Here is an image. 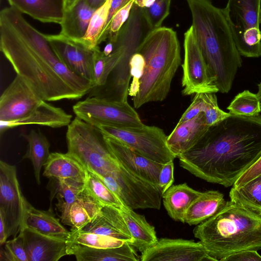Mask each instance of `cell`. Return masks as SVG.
Returning a JSON list of instances; mask_svg holds the SVG:
<instances>
[{"label": "cell", "mask_w": 261, "mask_h": 261, "mask_svg": "<svg viewBox=\"0 0 261 261\" xmlns=\"http://www.w3.org/2000/svg\"><path fill=\"white\" fill-rule=\"evenodd\" d=\"M0 49L17 74L46 101L79 99L94 85L71 71L38 31L10 6L0 12Z\"/></svg>", "instance_id": "1"}, {"label": "cell", "mask_w": 261, "mask_h": 261, "mask_svg": "<svg viewBox=\"0 0 261 261\" xmlns=\"http://www.w3.org/2000/svg\"><path fill=\"white\" fill-rule=\"evenodd\" d=\"M261 155V115L230 114L210 126L200 140L178 156L195 176L225 187L236 180Z\"/></svg>", "instance_id": "2"}, {"label": "cell", "mask_w": 261, "mask_h": 261, "mask_svg": "<svg viewBox=\"0 0 261 261\" xmlns=\"http://www.w3.org/2000/svg\"><path fill=\"white\" fill-rule=\"evenodd\" d=\"M187 1L195 37L219 92L228 93L242 61L223 9L210 0Z\"/></svg>", "instance_id": "3"}, {"label": "cell", "mask_w": 261, "mask_h": 261, "mask_svg": "<svg viewBox=\"0 0 261 261\" xmlns=\"http://www.w3.org/2000/svg\"><path fill=\"white\" fill-rule=\"evenodd\" d=\"M196 238L217 261L246 250H261V216L231 201L197 225Z\"/></svg>", "instance_id": "4"}, {"label": "cell", "mask_w": 261, "mask_h": 261, "mask_svg": "<svg viewBox=\"0 0 261 261\" xmlns=\"http://www.w3.org/2000/svg\"><path fill=\"white\" fill-rule=\"evenodd\" d=\"M137 52L143 55L145 62L139 91L132 99L134 107L138 109L147 103L162 101L167 97L181 58L176 32L165 27L151 30Z\"/></svg>", "instance_id": "5"}, {"label": "cell", "mask_w": 261, "mask_h": 261, "mask_svg": "<svg viewBox=\"0 0 261 261\" xmlns=\"http://www.w3.org/2000/svg\"><path fill=\"white\" fill-rule=\"evenodd\" d=\"M66 139L67 153L95 175H106L119 165L108 148L100 129L76 116L68 125Z\"/></svg>", "instance_id": "6"}, {"label": "cell", "mask_w": 261, "mask_h": 261, "mask_svg": "<svg viewBox=\"0 0 261 261\" xmlns=\"http://www.w3.org/2000/svg\"><path fill=\"white\" fill-rule=\"evenodd\" d=\"M241 56H261V0H228L223 9Z\"/></svg>", "instance_id": "7"}, {"label": "cell", "mask_w": 261, "mask_h": 261, "mask_svg": "<svg viewBox=\"0 0 261 261\" xmlns=\"http://www.w3.org/2000/svg\"><path fill=\"white\" fill-rule=\"evenodd\" d=\"M152 30L143 8L134 4L128 19L121 29L114 47L122 51V57L112 71L113 85L117 100L127 101L131 75L129 61L145 36Z\"/></svg>", "instance_id": "8"}, {"label": "cell", "mask_w": 261, "mask_h": 261, "mask_svg": "<svg viewBox=\"0 0 261 261\" xmlns=\"http://www.w3.org/2000/svg\"><path fill=\"white\" fill-rule=\"evenodd\" d=\"M105 136L116 139L145 157L165 164L176 157L167 145L168 136L156 126L123 127L100 124L95 126Z\"/></svg>", "instance_id": "9"}, {"label": "cell", "mask_w": 261, "mask_h": 261, "mask_svg": "<svg viewBox=\"0 0 261 261\" xmlns=\"http://www.w3.org/2000/svg\"><path fill=\"white\" fill-rule=\"evenodd\" d=\"M72 108L76 117L94 126L138 128L145 125L127 101L88 97L78 101Z\"/></svg>", "instance_id": "10"}, {"label": "cell", "mask_w": 261, "mask_h": 261, "mask_svg": "<svg viewBox=\"0 0 261 261\" xmlns=\"http://www.w3.org/2000/svg\"><path fill=\"white\" fill-rule=\"evenodd\" d=\"M182 93H217L219 89L195 37L192 27L185 33Z\"/></svg>", "instance_id": "11"}, {"label": "cell", "mask_w": 261, "mask_h": 261, "mask_svg": "<svg viewBox=\"0 0 261 261\" xmlns=\"http://www.w3.org/2000/svg\"><path fill=\"white\" fill-rule=\"evenodd\" d=\"M26 199L18 181L16 167L0 161V218L7 238L19 233L23 225Z\"/></svg>", "instance_id": "12"}, {"label": "cell", "mask_w": 261, "mask_h": 261, "mask_svg": "<svg viewBox=\"0 0 261 261\" xmlns=\"http://www.w3.org/2000/svg\"><path fill=\"white\" fill-rule=\"evenodd\" d=\"M43 100L25 79L17 74L1 96L0 121L25 118Z\"/></svg>", "instance_id": "13"}, {"label": "cell", "mask_w": 261, "mask_h": 261, "mask_svg": "<svg viewBox=\"0 0 261 261\" xmlns=\"http://www.w3.org/2000/svg\"><path fill=\"white\" fill-rule=\"evenodd\" d=\"M141 261H217L200 242L161 238L142 252Z\"/></svg>", "instance_id": "14"}, {"label": "cell", "mask_w": 261, "mask_h": 261, "mask_svg": "<svg viewBox=\"0 0 261 261\" xmlns=\"http://www.w3.org/2000/svg\"><path fill=\"white\" fill-rule=\"evenodd\" d=\"M54 51L71 71L93 84L94 49L61 34L46 35Z\"/></svg>", "instance_id": "15"}, {"label": "cell", "mask_w": 261, "mask_h": 261, "mask_svg": "<svg viewBox=\"0 0 261 261\" xmlns=\"http://www.w3.org/2000/svg\"><path fill=\"white\" fill-rule=\"evenodd\" d=\"M104 137L108 148L119 163L134 174L158 187L163 164L145 157L116 139Z\"/></svg>", "instance_id": "16"}, {"label": "cell", "mask_w": 261, "mask_h": 261, "mask_svg": "<svg viewBox=\"0 0 261 261\" xmlns=\"http://www.w3.org/2000/svg\"><path fill=\"white\" fill-rule=\"evenodd\" d=\"M29 261H58L67 255V240L47 236L24 227L20 231Z\"/></svg>", "instance_id": "17"}, {"label": "cell", "mask_w": 261, "mask_h": 261, "mask_svg": "<svg viewBox=\"0 0 261 261\" xmlns=\"http://www.w3.org/2000/svg\"><path fill=\"white\" fill-rule=\"evenodd\" d=\"M210 126L206 124L204 112L180 124L177 123L168 136L167 145L178 158L193 148L203 137Z\"/></svg>", "instance_id": "18"}, {"label": "cell", "mask_w": 261, "mask_h": 261, "mask_svg": "<svg viewBox=\"0 0 261 261\" xmlns=\"http://www.w3.org/2000/svg\"><path fill=\"white\" fill-rule=\"evenodd\" d=\"M128 242L133 239L121 214L119 208L102 206L94 219L82 229Z\"/></svg>", "instance_id": "19"}, {"label": "cell", "mask_w": 261, "mask_h": 261, "mask_svg": "<svg viewBox=\"0 0 261 261\" xmlns=\"http://www.w3.org/2000/svg\"><path fill=\"white\" fill-rule=\"evenodd\" d=\"M67 252L68 255H74L77 261L140 260L135 248L128 242L119 247L106 248L67 243Z\"/></svg>", "instance_id": "20"}, {"label": "cell", "mask_w": 261, "mask_h": 261, "mask_svg": "<svg viewBox=\"0 0 261 261\" xmlns=\"http://www.w3.org/2000/svg\"><path fill=\"white\" fill-rule=\"evenodd\" d=\"M72 115L62 109L55 107L43 100L28 116L17 120L0 121L2 134L6 130L14 127L30 124L58 128L68 125L71 122Z\"/></svg>", "instance_id": "21"}, {"label": "cell", "mask_w": 261, "mask_h": 261, "mask_svg": "<svg viewBox=\"0 0 261 261\" xmlns=\"http://www.w3.org/2000/svg\"><path fill=\"white\" fill-rule=\"evenodd\" d=\"M21 13L44 23L60 24L66 9V0H7Z\"/></svg>", "instance_id": "22"}, {"label": "cell", "mask_w": 261, "mask_h": 261, "mask_svg": "<svg viewBox=\"0 0 261 261\" xmlns=\"http://www.w3.org/2000/svg\"><path fill=\"white\" fill-rule=\"evenodd\" d=\"M47 188L50 191V201L56 197L58 200L56 206L61 213V222L72 226L70 218V210L72 204L84 191L85 182L73 179L50 178Z\"/></svg>", "instance_id": "23"}, {"label": "cell", "mask_w": 261, "mask_h": 261, "mask_svg": "<svg viewBox=\"0 0 261 261\" xmlns=\"http://www.w3.org/2000/svg\"><path fill=\"white\" fill-rule=\"evenodd\" d=\"M28 227L43 234L67 240L70 234L57 219L51 209L40 210L26 199L23 227Z\"/></svg>", "instance_id": "24"}, {"label": "cell", "mask_w": 261, "mask_h": 261, "mask_svg": "<svg viewBox=\"0 0 261 261\" xmlns=\"http://www.w3.org/2000/svg\"><path fill=\"white\" fill-rule=\"evenodd\" d=\"M96 9L83 0H76L66 8L61 25L60 34L80 41L85 35Z\"/></svg>", "instance_id": "25"}, {"label": "cell", "mask_w": 261, "mask_h": 261, "mask_svg": "<svg viewBox=\"0 0 261 261\" xmlns=\"http://www.w3.org/2000/svg\"><path fill=\"white\" fill-rule=\"evenodd\" d=\"M119 210L133 239L130 244L135 248L142 252L157 242L155 228L147 221L144 216L125 205Z\"/></svg>", "instance_id": "26"}, {"label": "cell", "mask_w": 261, "mask_h": 261, "mask_svg": "<svg viewBox=\"0 0 261 261\" xmlns=\"http://www.w3.org/2000/svg\"><path fill=\"white\" fill-rule=\"evenodd\" d=\"M86 172L83 165L67 152H52L44 165L43 175L49 178L73 179L85 182Z\"/></svg>", "instance_id": "27"}, {"label": "cell", "mask_w": 261, "mask_h": 261, "mask_svg": "<svg viewBox=\"0 0 261 261\" xmlns=\"http://www.w3.org/2000/svg\"><path fill=\"white\" fill-rule=\"evenodd\" d=\"M226 202L224 195L218 191L202 192L188 208L184 223L197 225L216 214Z\"/></svg>", "instance_id": "28"}, {"label": "cell", "mask_w": 261, "mask_h": 261, "mask_svg": "<svg viewBox=\"0 0 261 261\" xmlns=\"http://www.w3.org/2000/svg\"><path fill=\"white\" fill-rule=\"evenodd\" d=\"M201 193L186 183L172 185L162 195L163 205L172 219L184 223L188 208Z\"/></svg>", "instance_id": "29"}, {"label": "cell", "mask_w": 261, "mask_h": 261, "mask_svg": "<svg viewBox=\"0 0 261 261\" xmlns=\"http://www.w3.org/2000/svg\"><path fill=\"white\" fill-rule=\"evenodd\" d=\"M28 143L27 151L22 159L31 161L37 184H41L40 172L49 156L50 144L47 138L40 132L31 130L28 134L23 135Z\"/></svg>", "instance_id": "30"}, {"label": "cell", "mask_w": 261, "mask_h": 261, "mask_svg": "<svg viewBox=\"0 0 261 261\" xmlns=\"http://www.w3.org/2000/svg\"><path fill=\"white\" fill-rule=\"evenodd\" d=\"M102 206L84 188L70 207L71 230L82 229L94 219Z\"/></svg>", "instance_id": "31"}, {"label": "cell", "mask_w": 261, "mask_h": 261, "mask_svg": "<svg viewBox=\"0 0 261 261\" xmlns=\"http://www.w3.org/2000/svg\"><path fill=\"white\" fill-rule=\"evenodd\" d=\"M230 200L261 216V175L239 188H232Z\"/></svg>", "instance_id": "32"}, {"label": "cell", "mask_w": 261, "mask_h": 261, "mask_svg": "<svg viewBox=\"0 0 261 261\" xmlns=\"http://www.w3.org/2000/svg\"><path fill=\"white\" fill-rule=\"evenodd\" d=\"M121 57L122 51L115 47L109 56H105L99 46L95 48L93 59L94 88L106 84L110 73L118 64Z\"/></svg>", "instance_id": "33"}, {"label": "cell", "mask_w": 261, "mask_h": 261, "mask_svg": "<svg viewBox=\"0 0 261 261\" xmlns=\"http://www.w3.org/2000/svg\"><path fill=\"white\" fill-rule=\"evenodd\" d=\"M86 171L85 190L95 201L102 206L120 208L124 205L98 177L90 171Z\"/></svg>", "instance_id": "34"}, {"label": "cell", "mask_w": 261, "mask_h": 261, "mask_svg": "<svg viewBox=\"0 0 261 261\" xmlns=\"http://www.w3.org/2000/svg\"><path fill=\"white\" fill-rule=\"evenodd\" d=\"M112 0L106 3L94 12L84 37L79 41L91 49H94L99 45V39L102 32L111 7Z\"/></svg>", "instance_id": "35"}, {"label": "cell", "mask_w": 261, "mask_h": 261, "mask_svg": "<svg viewBox=\"0 0 261 261\" xmlns=\"http://www.w3.org/2000/svg\"><path fill=\"white\" fill-rule=\"evenodd\" d=\"M67 242L91 247L106 248L122 246L125 241L82 230H70Z\"/></svg>", "instance_id": "36"}, {"label": "cell", "mask_w": 261, "mask_h": 261, "mask_svg": "<svg viewBox=\"0 0 261 261\" xmlns=\"http://www.w3.org/2000/svg\"><path fill=\"white\" fill-rule=\"evenodd\" d=\"M227 109L231 114L254 116L259 114L261 106L256 94L244 90L236 96Z\"/></svg>", "instance_id": "37"}, {"label": "cell", "mask_w": 261, "mask_h": 261, "mask_svg": "<svg viewBox=\"0 0 261 261\" xmlns=\"http://www.w3.org/2000/svg\"><path fill=\"white\" fill-rule=\"evenodd\" d=\"M134 2L135 0L130 1L114 15L106 32L100 38L99 44L106 39L114 43L116 42L121 29L129 18Z\"/></svg>", "instance_id": "38"}, {"label": "cell", "mask_w": 261, "mask_h": 261, "mask_svg": "<svg viewBox=\"0 0 261 261\" xmlns=\"http://www.w3.org/2000/svg\"><path fill=\"white\" fill-rule=\"evenodd\" d=\"M1 261H29L20 233L1 246Z\"/></svg>", "instance_id": "39"}, {"label": "cell", "mask_w": 261, "mask_h": 261, "mask_svg": "<svg viewBox=\"0 0 261 261\" xmlns=\"http://www.w3.org/2000/svg\"><path fill=\"white\" fill-rule=\"evenodd\" d=\"M171 0H156L148 8H143L146 19L152 30L161 27L169 14Z\"/></svg>", "instance_id": "40"}, {"label": "cell", "mask_w": 261, "mask_h": 261, "mask_svg": "<svg viewBox=\"0 0 261 261\" xmlns=\"http://www.w3.org/2000/svg\"><path fill=\"white\" fill-rule=\"evenodd\" d=\"M204 101V114L206 124L211 126L230 115L221 110L218 105L217 96L214 93H202Z\"/></svg>", "instance_id": "41"}, {"label": "cell", "mask_w": 261, "mask_h": 261, "mask_svg": "<svg viewBox=\"0 0 261 261\" xmlns=\"http://www.w3.org/2000/svg\"><path fill=\"white\" fill-rule=\"evenodd\" d=\"M173 160L163 164L159 177L158 187L163 194L174 182Z\"/></svg>", "instance_id": "42"}, {"label": "cell", "mask_w": 261, "mask_h": 261, "mask_svg": "<svg viewBox=\"0 0 261 261\" xmlns=\"http://www.w3.org/2000/svg\"><path fill=\"white\" fill-rule=\"evenodd\" d=\"M204 101L202 93L195 94L191 103L180 117L178 124L187 121L204 112Z\"/></svg>", "instance_id": "43"}, {"label": "cell", "mask_w": 261, "mask_h": 261, "mask_svg": "<svg viewBox=\"0 0 261 261\" xmlns=\"http://www.w3.org/2000/svg\"><path fill=\"white\" fill-rule=\"evenodd\" d=\"M260 175L261 155L252 165L241 174L233 184V187H241Z\"/></svg>", "instance_id": "44"}, {"label": "cell", "mask_w": 261, "mask_h": 261, "mask_svg": "<svg viewBox=\"0 0 261 261\" xmlns=\"http://www.w3.org/2000/svg\"><path fill=\"white\" fill-rule=\"evenodd\" d=\"M129 70L133 79L140 80L143 74L145 62L144 57L139 53H134L129 63Z\"/></svg>", "instance_id": "45"}, {"label": "cell", "mask_w": 261, "mask_h": 261, "mask_svg": "<svg viewBox=\"0 0 261 261\" xmlns=\"http://www.w3.org/2000/svg\"><path fill=\"white\" fill-rule=\"evenodd\" d=\"M222 261H261V255L257 250H246L230 254Z\"/></svg>", "instance_id": "46"}, {"label": "cell", "mask_w": 261, "mask_h": 261, "mask_svg": "<svg viewBox=\"0 0 261 261\" xmlns=\"http://www.w3.org/2000/svg\"><path fill=\"white\" fill-rule=\"evenodd\" d=\"M130 1L132 0H112L111 7L109 10V13L108 17V19L105 27L101 34L99 39L106 32L108 27V25L110 23V22L114 15L118 10L124 7L125 5H126Z\"/></svg>", "instance_id": "47"}, {"label": "cell", "mask_w": 261, "mask_h": 261, "mask_svg": "<svg viewBox=\"0 0 261 261\" xmlns=\"http://www.w3.org/2000/svg\"><path fill=\"white\" fill-rule=\"evenodd\" d=\"M140 90V80L133 79V81L130 84L128 89V95L135 97Z\"/></svg>", "instance_id": "48"}, {"label": "cell", "mask_w": 261, "mask_h": 261, "mask_svg": "<svg viewBox=\"0 0 261 261\" xmlns=\"http://www.w3.org/2000/svg\"><path fill=\"white\" fill-rule=\"evenodd\" d=\"M75 0V1H76ZM86 2L92 8L97 9L102 6L107 1V0H83Z\"/></svg>", "instance_id": "49"}, {"label": "cell", "mask_w": 261, "mask_h": 261, "mask_svg": "<svg viewBox=\"0 0 261 261\" xmlns=\"http://www.w3.org/2000/svg\"><path fill=\"white\" fill-rule=\"evenodd\" d=\"M114 43L112 42L108 41V42L105 46L102 52L105 56H109L112 54L114 50Z\"/></svg>", "instance_id": "50"}, {"label": "cell", "mask_w": 261, "mask_h": 261, "mask_svg": "<svg viewBox=\"0 0 261 261\" xmlns=\"http://www.w3.org/2000/svg\"><path fill=\"white\" fill-rule=\"evenodd\" d=\"M258 88V92L256 94L261 106V82L257 85Z\"/></svg>", "instance_id": "51"}, {"label": "cell", "mask_w": 261, "mask_h": 261, "mask_svg": "<svg viewBox=\"0 0 261 261\" xmlns=\"http://www.w3.org/2000/svg\"><path fill=\"white\" fill-rule=\"evenodd\" d=\"M75 0H66V8L71 6L75 2Z\"/></svg>", "instance_id": "52"}, {"label": "cell", "mask_w": 261, "mask_h": 261, "mask_svg": "<svg viewBox=\"0 0 261 261\" xmlns=\"http://www.w3.org/2000/svg\"><path fill=\"white\" fill-rule=\"evenodd\" d=\"M260 24L261 25V12H260Z\"/></svg>", "instance_id": "53"}]
</instances>
